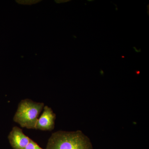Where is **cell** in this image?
Returning a JSON list of instances; mask_svg holds the SVG:
<instances>
[{
  "mask_svg": "<svg viewBox=\"0 0 149 149\" xmlns=\"http://www.w3.org/2000/svg\"><path fill=\"white\" fill-rule=\"evenodd\" d=\"M46 149H93V146L82 131H58L52 134Z\"/></svg>",
  "mask_w": 149,
  "mask_h": 149,
  "instance_id": "cell-1",
  "label": "cell"
},
{
  "mask_svg": "<svg viewBox=\"0 0 149 149\" xmlns=\"http://www.w3.org/2000/svg\"><path fill=\"white\" fill-rule=\"evenodd\" d=\"M44 107L43 103L27 99L22 100L18 104L13 120L22 128L35 129L38 116Z\"/></svg>",
  "mask_w": 149,
  "mask_h": 149,
  "instance_id": "cell-2",
  "label": "cell"
},
{
  "mask_svg": "<svg viewBox=\"0 0 149 149\" xmlns=\"http://www.w3.org/2000/svg\"><path fill=\"white\" fill-rule=\"evenodd\" d=\"M8 139L13 149H25L31 140L23 133L22 129L17 126L13 128Z\"/></svg>",
  "mask_w": 149,
  "mask_h": 149,
  "instance_id": "cell-3",
  "label": "cell"
},
{
  "mask_svg": "<svg viewBox=\"0 0 149 149\" xmlns=\"http://www.w3.org/2000/svg\"><path fill=\"white\" fill-rule=\"evenodd\" d=\"M44 111L40 118H38L36 129L41 130H52L54 128L56 114L51 108L45 106Z\"/></svg>",
  "mask_w": 149,
  "mask_h": 149,
  "instance_id": "cell-4",
  "label": "cell"
},
{
  "mask_svg": "<svg viewBox=\"0 0 149 149\" xmlns=\"http://www.w3.org/2000/svg\"><path fill=\"white\" fill-rule=\"evenodd\" d=\"M25 149H43L41 148L35 141L31 139L29 143L26 147Z\"/></svg>",
  "mask_w": 149,
  "mask_h": 149,
  "instance_id": "cell-5",
  "label": "cell"
}]
</instances>
